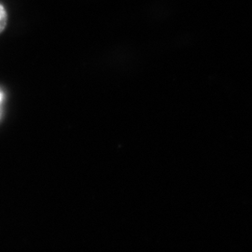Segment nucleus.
Here are the masks:
<instances>
[{
  "label": "nucleus",
  "mask_w": 252,
  "mask_h": 252,
  "mask_svg": "<svg viewBox=\"0 0 252 252\" xmlns=\"http://www.w3.org/2000/svg\"><path fill=\"white\" fill-rule=\"evenodd\" d=\"M8 23V14L6 9L2 4H0V33L4 31V29L7 27Z\"/></svg>",
  "instance_id": "1"
},
{
  "label": "nucleus",
  "mask_w": 252,
  "mask_h": 252,
  "mask_svg": "<svg viewBox=\"0 0 252 252\" xmlns=\"http://www.w3.org/2000/svg\"><path fill=\"white\" fill-rule=\"evenodd\" d=\"M3 100H4V94H3L2 91L0 90V115H1V106H2Z\"/></svg>",
  "instance_id": "2"
}]
</instances>
